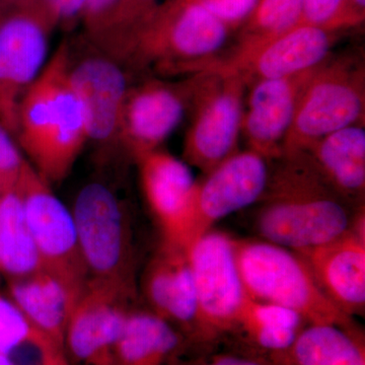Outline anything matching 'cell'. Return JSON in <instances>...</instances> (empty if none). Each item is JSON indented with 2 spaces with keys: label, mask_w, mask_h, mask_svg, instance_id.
I'll return each instance as SVG.
<instances>
[{
  "label": "cell",
  "mask_w": 365,
  "mask_h": 365,
  "mask_svg": "<svg viewBox=\"0 0 365 365\" xmlns=\"http://www.w3.org/2000/svg\"><path fill=\"white\" fill-rule=\"evenodd\" d=\"M118 2L119 0H88L81 24L83 37L90 44H96L104 32Z\"/></svg>",
  "instance_id": "1f68e13d"
},
{
  "label": "cell",
  "mask_w": 365,
  "mask_h": 365,
  "mask_svg": "<svg viewBox=\"0 0 365 365\" xmlns=\"http://www.w3.org/2000/svg\"><path fill=\"white\" fill-rule=\"evenodd\" d=\"M304 0H260L245 23L239 47L272 40L299 25Z\"/></svg>",
  "instance_id": "83f0119b"
},
{
  "label": "cell",
  "mask_w": 365,
  "mask_h": 365,
  "mask_svg": "<svg viewBox=\"0 0 365 365\" xmlns=\"http://www.w3.org/2000/svg\"><path fill=\"white\" fill-rule=\"evenodd\" d=\"M42 270L18 186L0 194V271L11 279Z\"/></svg>",
  "instance_id": "d4e9b609"
},
{
  "label": "cell",
  "mask_w": 365,
  "mask_h": 365,
  "mask_svg": "<svg viewBox=\"0 0 365 365\" xmlns=\"http://www.w3.org/2000/svg\"><path fill=\"white\" fill-rule=\"evenodd\" d=\"M186 349L175 327L148 309L133 307L118 341L115 365H175Z\"/></svg>",
  "instance_id": "7402d4cb"
},
{
  "label": "cell",
  "mask_w": 365,
  "mask_h": 365,
  "mask_svg": "<svg viewBox=\"0 0 365 365\" xmlns=\"http://www.w3.org/2000/svg\"><path fill=\"white\" fill-rule=\"evenodd\" d=\"M56 26L45 0L0 11V124L14 138L19 103L44 68Z\"/></svg>",
  "instance_id": "9c48e42d"
},
{
  "label": "cell",
  "mask_w": 365,
  "mask_h": 365,
  "mask_svg": "<svg viewBox=\"0 0 365 365\" xmlns=\"http://www.w3.org/2000/svg\"><path fill=\"white\" fill-rule=\"evenodd\" d=\"M248 81L239 72L208 68L193 76L194 117L182 148L184 162L204 175L237 153Z\"/></svg>",
  "instance_id": "52a82bcc"
},
{
  "label": "cell",
  "mask_w": 365,
  "mask_h": 365,
  "mask_svg": "<svg viewBox=\"0 0 365 365\" xmlns=\"http://www.w3.org/2000/svg\"><path fill=\"white\" fill-rule=\"evenodd\" d=\"M230 29L245 25L260 0H195Z\"/></svg>",
  "instance_id": "f546056e"
},
{
  "label": "cell",
  "mask_w": 365,
  "mask_h": 365,
  "mask_svg": "<svg viewBox=\"0 0 365 365\" xmlns=\"http://www.w3.org/2000/svg\"><path fill=\"white\" fill-rule=\"evenodd\" d=\"M307 325L304 318L292 309L250 297L232 335L241 338L246 350L278 365Z\"/></svg>",
  "instance_id": "603a6c76"
},
{
  "label": "cell",
  "mask_w": 365,
  "mask_h": 365,
  "mask_svg": "<svg viewBox=\"0 0 365 365\" xmlns=\"http://www.w3.org/2000/svg\"><path fill=\"white\" fill-rule=\"evenodd\" d=\"M141 288L148 309L184 336L188 348L198 340V304L188 250L160 244L144 270Z\"/></svg>",
  "instance_id": "e0dca14e"
},
{
  "label": "cell",
  "mask_w": 365,
  "mask_h": 365,
  "mask_svg": "<svg viewBox=\"0 0 365 365\" xmlns=\"http://www.w3.org/2000/svg\"><path fill=\"white\" fill-rule=\"evenodd\" d=\"M235 249L251 299L292 309L307 324L356 326L327 299L297 252L261 239H235Z\"/></svg>",
  "instance_id": "277c9868"
},
{
  "label": "cell",
  "mask_w": 365,
  "mask_h": 365,
  "mask_svg": "<svg viewBox=\"0 0 365 365\" xmlns=\"http://www.w3.org/2000/svg\"><path fill=\"white\" fill-rule=\"evenodd\" d=\"M86 42L88 51L76 60L71 46L69 78L85 115L88 143L98 150H109L119 148L120 122L128 81L120 62Z\"/></svg>",
  "instance_id": "5bb4252c"
},
{
  "label": "cell",
  "mask_w": 365,
  "mask_h": 365,
  "mask_svg": "<svg viewBox=\"0 0 365 365\" xmlns=\"http://www.w3.org/2000/svg\"><path fill=\"white\" fill-rule=\"evenodd\" d=\"M345 0H304L299 25L335 29L336 21L342 11Z\"/></svg>",
  "instance_id": "4dcf8cb0"
},
{
  "label": "cell",
  "mask_w": 365,
  "mask_h": 365,
  "mask_svg": "<svg viewBox=\"0 0 365 365\" xmlns=\"http://www.w3.org/2000/svg\"><path fill=\"white\" fill-rule=\"evenodd\" d=\"M71 213L90 279L137 294L131 215L116 191L108 182H88L78 192Z\"/></svg>",
  "instance_id": "5b68a950"
},
{
  "label": "cell",
  "mask_w": 365,
  "mask_h": 365,
  "mask_svg": "<svg viewBox=\"0 0 365 365\" xmlns=\"http://www.w3.org/2000/svg\"><path fill=\"white\" fill-rule=\"evenodd\" d=\"M18 188L42 270L58 278L78 294H83L90 275L71 211L29 162Z\"/></svg>",
  "instance_id": "30bf717a"
},
{
  "label": "cell",
  "mask_w": 365,
  "mask_h": 365,
  "mask_svg": "<svg viewBox=\"0 0 365 365\" xmlns=\"http://www.w3.org/2000/svg\"><path fill=\"white\" fill-rule=\"evenodd\" d=\"M0 365H21L19 364L16 360L11 359V357L7 356V355L1 354L0 353Z\"/></svg>",
  "instance_id": "d590c367"
},
{
  "label": "cell",
  "mask_w": 365,
  "mask_h": 365,
  "mask_svg": "<svg viewBox=\"0 0 365 365\" xmlns=\"http://www.w3.org/2000/svg\"><path fill=\"white\" fill-rule=\"evenodd\" d=\"M270 169L253 150L237 151L197 181L184 246L188 250L227 216L260 201Z\"/></svg>",
  "instance_id": "8fae6325"
},
{
  "label": "cell",
  "mask_w": 365,
  "mask_h": 365,
  "mask_svg": "<svg viewBox=\"0 0 365 365\" xmlns=\"http://www.w3.org/2000/svg\"><path fill=\"white\" fill-rule=\"evenodd\" d=\"M364 222V209H360L349 232L318 248L297 253L327 299L350 318L365 313Z\"/></svg>",
  "instance_id": "2e32d148"
},
{
  "label": "cell",
  "mask_w": 365,
  "mask_h": 365,
  "mask_svg": "<svg viewBox=\"0 0 365 365\" xmlns=\"http://www.w3.org/2000/svg\"><path fill=\"white\" fill-rule=\"evenodd\" d=\"M338 31L297 25L287 33L252 47H237L225 61L206 68L239 72L249 81L288 78L311 71L327 61Z\"/></svg>",
  "instance_id": "9a60e30c"
},
{
  "label": "cell",
  "mask_w": 365,
  "mask_h": 365,
  "mask_svg": "<svg viewBox=\"0 0 365 365\" xmlns=\"http://www.w3.org/2000/svg\"><path fill=\"white\" fill-rule=\"evenodd\" d=\"M26 162L14 137L0 124V194L18 186Z\"/></svg>",
  "instance_id": "f1b7e54d"
},
{
  "label": "cell",
  "mask_w": 365,
  "mask_h": 365,
  "mask_svg": "<svg viewBox=\"0 0 365 365\" xmlns=\"http://www.w3.org/2000/svg\"><path fill=\"white\" fill-rule=\"evenodd\" d=\"M278 365H365L364 334L357 326L309 324Z\"/></svg>",
  "instance_id": "cb8c5ba5"
},
{
  "label": "cell",
  "mask_w": 365,
  "mask_h": 365,
  "mask_svg": "<svg viewBox=\"0 0 365 365\" xmlns=\"http://www.w3.org/2000/svg\"><path fill=\"white\" fill-rule=\"evenodd\" d=\"M28 352L35 365H71L66 350L26 318L11 299L0 294V353Z\"/></svg>",
  "instance_id": "484cf974"
},
{
  "label": "cell",
  "mask_w": 365,
  "mask_h": 365,
  "mask_svg": "<svg viewBox=\"0 0 365 365\" xmlns=\"http://www.w3.org/2000/svg\"><path fill=\"white\" fill-rule=\"evenodd\" d=\"M134 162L144 198L162 234V242L186 249L185 232L197 182L189 165L160 150Z\"/></svg>",
  "instance_id": "ac0fdd59"
},
{
  "label": "cell",
  "mask_w": 365,
  "mask_h": 365,
  "mask_svg": "<svg viewBox=\"0 0 365 365\" xmlns=\"http://www.w3.org/2000/svg\"><path fill=\"white\" fill-rule=\"evenodd\" d=\"M57 26L73 28L81 23L88 0H45Z\"/></svg>",
  "instance_id": "836d02e7"
},
{
  "label": "cell",
  "mask_w": 365,
  "mask_h": 365,
  "mask_svg": "<svg viewBox=\"0 0 365 365\" xmlns=\"http://www.w3.org/2000/svg\"><path fill=\"white\" fill-rule=\"evenodd\" d=\"M136 295L117 285L88 280L64 336L71 365H115L118 341Z\"/></svg>",
  "instance_id": "7c38bea8"
},
{
  "label": "cell",
  "mask_w": 365,
  "mask_h": 365,
  "mask_svg": "<svg viewBox=\"0 0 365 365\" xmlns=\"http://www.w3.org/2000/svg\"><path fill=\"white\" fill-rule=\"evenodd\" d=\"M331 189L350 207L364 206L365 129L357 124L333 132L304 151Z\"/></svg>",
  "instance_id": "ffe728a7"
},
{
  "label": "cell",
  "mask_w": 365,
  "mask_h": 365,
  "mask_svg": "<svg viewBox=\"0 0 365 365\" xmlns=\"http://www.w3.org/2000/svg\"><path fill=\"white\" fill-rule=\"evenodd\" d=\"M193 78L180 83L148 79L129 86L119 130V148L132 158L143 157L176 130L192 104Z\"/></svg>",
  "instance_id": "4fadbf2b"
},
{
  "label": "cell",
  "mask_w": 365,
  "mask_h": 365,
  "mask_svg": "<svg viewBox=\"0 0 365 365\" xmlns=\"http://www.w3.org/2000/svg\"><path fill=\"white\" fill-rule=\"evenodd\" d=\"M364 85L359 58L343 56L319 66L299 98L282 155L306 151L333 132L364 124Z\"/></svg>",
  "instance_id": "8992f818"
},
{
  "label": "cell",
  "mask_w": 365,
  "mask_h": 365,
  "mask_svg": "<svg viewBox=\"0 0 365 365\" xmlns=\"http://www.w3.org/2000/svg\"><path fill=\"white\" fill-rule=\"evenodd\" d=\"M28 0H0V11L6 9V7L16 6V4H23Z\"/></svg>",
  "instance_id": "e575fe53"
},
{
  "label": "cell",
  "mask_w": 365,
  "mask_h": 365,
  "mask_svg": "<svg viewBox=\"0 0 365 365\" xmlns=\"http://www.w3.org/2000/svg\"><path fill=\"white\" fill-rule=\"evenodd\" d=\"M318 68L288 78L255 81L242 124L250 150L268 162L282 157L283 143L294 121L299 98Z\"/></svg>",
  "instance_id": "d6986e66"
},
{
  "label": "cell",
  "mask_w": 365,
  "mask_h": 365,
  "mask_svg": "<svg viewBox=\"0 0 365 365\" xmlns=\"http://www.w3.org/2000/svg\"><path fill=\"white\" fill-rule=\"evenodd\" d=\"M278 160L259 201L255 220L259 239L299 253L351 230L357 209L331 189L306 153H285Z\"/></svg>",
  "instance_id": "6da1fadb"
},
{
  "label": "cell",
  "mask_w": 365,
  "mask_h": 365,
  "mask_svg": "<svg viewBox=\"0 0 365 365\" xmlns=\"http://www.w3.org/2000/svg\"><path fill=\"white\" fill-rule=\"evenodd\" d=\"M9 294L34 325L64 348L67 324L81 294L44 270L11 279Z\"/></svg>",
  "instance_id": "44dd1931"
},
{
  "label": "cell",
  "mask_w": 365,
  "mask_h": 365,
  "mask_svg": "<svg viewBox=\"0 0 365 365\" xmlns=\"http://www.w3.org/2000/svg\"><path fill=\"white\" fill-rule=\"evenodd\" d=\"M230 30L195 0H168L137 34L123 66H155L163 73L200 71L215 61Z\"/></svg>",
  "instance_id": "3957f363"
},
{
  "label": "cell",
  "mask_w": 365,
  "mask_h": 365,
  "mask_svg": "<svg viewBox=\"0 0 365 365\" xmlns=\"http://www.w3.org/2000/svg\"><path fill=\"white\" fill-rule=\"evenodd\" d=\"M175 365H276L266 357L257 353L242 350L222 353L204 352L202 356L192 362L182 364L181 359Z\"/></svg>",
  "instance_id": "d6a6232c"
},
{
  "label": "cell",
  "mask_w": 365,
  "mask_h": 365,
  "mask_svg": "<svg viewBox=\"0 0 365 365\" xmlns=\"http://www.w3.org/2000/svg\"><path fill=\"white\" fill-rule=\"evenodd\" d=\"M198 304L197 349L207 351L234 332L250 299L235 258V237L210 230L188 249Z\"/></svg>",
  "instance_id": "ba28073f"
},
{
  "label": "cell",
  "mask_w": 365,
  "mask_h": 365,
  "mask_svg": "<svg viewBox=\"0 0 365 365\" xmlns=\"http://www.w3.org/2000/svg\"><path fill=\"white\" fill-rule=\"evenodd\" d=\"M165 1L168 0H119L93 47L123 66L137 34Z\"/></svg>",
  "instance_id": "4316f807"
},
{
  "label": "cell",
  "mask_w": 365,
  "mask_h": 365,
  "mask_svg": "<svg viewBox=\"0 0 365 365\" xmlns=\"http://www.w3.org/2000/svg\"><path fill=\"white\" fill-rule=\"evenodd\" d=\"M71 44L60 43L19 103L14 138L50 186L71 174L88 143L83 108L69 78Z\"/></svg>",
  "instance_id": "7a4b0ae2"
}]
</instances>
